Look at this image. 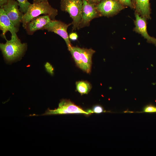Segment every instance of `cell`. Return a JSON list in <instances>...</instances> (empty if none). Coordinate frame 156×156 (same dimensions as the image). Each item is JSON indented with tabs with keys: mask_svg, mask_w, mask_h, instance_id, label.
Instances as JSON below:
<instances>
[{
	"mask_svg": "<svg viewBox=\"0 0 156 156\" xmlns=\"http://www.w3.org/2000/svg\"><path fill=\"white\" fill-rule=\"evenodd\" d=\"M57 10L53 8L48 2L31 4L27 12L24 14L21 23L24 29L27 24L32 19L41 14L49 15L52 20H55L57 15Z\"/></svg>",
	"mask_w": 156,
	"mask_h": 156,
	"instance_id": "1",
	"label": "cell"
},
{
	"mask_svg": "<svg viewBox=\"0 0 156 156\" xmlns=\"http://www.w3.org/2000/svg\"><path fill=\"white\" fill-rule=\"evenodd\" d=\"M5 43H0V48L3 56L8 61H12L20 57L27 47L25 43H22L16 34L11 35V39L6 40Z\"/></svg>",
	"mask_w": 156,
	"mask_h": 156,
	"instance_id": "2",
	"label": "cell"
},
{
	"mask_svg": "<svg viewBox=\"0 0 156 156\" xmlns=\"http://www.w3.org/2000/svg\"><path fill=\"white\" fill-rule=\"evenodd\" d=\"M82 0H61L60 8L68 12L72 19L73 30L79 29L83 7Z\"/></svg>",
	"mask_w": 156,
	"mask_h": 156,
	"instance_id": "3",
	"label": "cell"
},
{
	"mask_svg": "<svg viewBox=\"0 0 156 156\" xmlns=\"http://www.w3.org/2000/svg\"><path fill=\"white\" fill-rule=\"evenodd\" d=\"M67 114H82L87 116L91 115L87 110H85L70 100L63 99L61 101L57 109L52 110L48 108L41 115Z\"/></svg>",
	"mask_w": 156,
	"mask_h": 156,
	"instance_id": "4",
	"label": "cell"
},
{
	"mask_svg": "<svg viewBox=\"0 0 156 156\" xmlns=\"http://www.w3.org/2000/svg\"><path fill=\"white\" fill-rule=\"evenodd\" d=\"M95 7L101 16L107 17L116 14L124 8L118 0H102Z\"/></svg>",
	"mask_w": 156,
	"mask_h": 156,
	"instance_id": "5",
	"label": "cell"
},
{
	"mask_svg": "<svg viewBox=\"0 0 156 156\" xmlns=\"http://www.w3.org/2000/svg\"><path fill=\"white\" fill-rule=\"evenodd\" d=\"M82 1L83 5L79 29L89 26L92 19L101 16L96 8V4L89 3L86 0Z\"/></svg>",
	"mask_w": 156,
	"mask_h": 156,
	"instance_id": "6",
	"label": "cell"
},
{
	"mask_svg": "<svg viewBox=\"0 0 156 156\" xmlns=\"http://www.w3.org/2000/svg\"><path fill=\"white\" fill-rule=\"evenodd\" d=\"M72 25L71 23L68 24L59 21L52 20L45 27L44 29L48 31L54 32L62 37L65 41L68 50L72 47L67 33L68 27Z\"/></svg>",
	"mask_w": 156,
	"mask_h": 156,
	"instance_id": "7",
	"label": "cell"
},
{
	"mask_svg": "<svg viewBox=\"0 0 156 156\" xmlns=\"http://www.w3.org/2000/svg\"><path fill=\"white\" fill-rule=\"evenodd\" d=\"M18 6V2L10 0L1 8L15 27L19 29L24 14L20 10Z\"/></svg>",
	"mask_w": 156,
	"mask_h": 156,
	"instance_id": "8",
	"label": "cell"
},
{
	"mask_svg": "<svg viewBox=\"0 0 156 156\" xmlns=\"http://www.w3.org/2000/svg\"><path fill=\"white\" fill-rule=\"evenodd\" d=\"M52 20L49 15L40 16L34 18L29 22L25 29L28 34L31 35L37 30H44L45 26Z\"/></svg>",
	"mask_w": 156,
	"mask_h": 156,
	"instance_id": "9",
	"label": "cell"
},
{
	"mask_svg": "<svg viewBox=\"0 0 156 156\" xmlns=\"http://www.w3.org/2000/svg\"><path fill=\"white\" fill-rule=\"evenodd\" d=\"M135 19L134 21L135 27L134 30L141 35L146 39L148 42L152 43L156 46V38L151 36L148 34L147 30L146 18L140 16L136 12L135 14Z\"/></svg>",
	"mask_w": 156,
	"mask_h": 156,
	"instance_id": "10",
	"label": "cell"
},
{
	"mask_svg": "<svg viewBox=\"0 0 156 156\" xmlns=\"http://www.w3.org/2000/svg\"><path fill=\"white\" fill-rule=\"evenodd\" d=\"M0 29L2 31V36L6 40L5 35L7 31H9L12 35L16 34L19 30L12 23L2 8L0 9Z\"/></svg>",
	"mask_w": 156,
	"mask_h": 156,
	"instance_id": "11",
	"label": "cell"
},
{
	"mask_svg": "<svg viewBox=\"0 0 156 156\" xmlns=\"http://www.w3.org/2000/svg\"><path fill=\"white\" fill-rule=\"evenodd\" d=\"M150 0H134V6L136 12L146 19L151 18Z\"/></svg>",
	"mask_w": 156,
	"mask_h": 156,
	"instance_id": "12",
	"label": "cell"
},
{
	"mask_svg": "<svg viewBox=\"0 0 156 156\" xmlns=\"http://www.w3.org/2000/svg\"><path fill=\"white\" fill-rule=\"evenodd\" d=\"M81 60L86 67L88 73L91 70L92 58L95 51L92 49H88L79 47Z\"/></svg>",
	"mask_w": 156,
	"mask_h": 156,
	"instance_id": "13",
	"label": "cell"
},
{
	"mask_svg": "<svg viewBox=\"0 0 156 156\" xmlns=\"http://www.w3.org/2000/svg\"><path fill=\"white\" fill-rule=\"evenodd\" d=\"M69 51L78 66L87 73V69L83 64L81 58L79 47L72 46Z\"/></svg>",
	"mask_w": 156,
	"mask_h": 156,
	"instance_id": "14",
	"label": "cell"
},
{
	"mask_svg": "<svg viewBox=\"0 0 156 156\" xmlns=\"http://www.w3.org/2000/svg\"><path fill=\"white\" fill-rule=\"evenodd\" d=\"M76 84L77 91L81 95L88 94L91 88V85L87 81H79Z\"/></svg>",
	"mask_w": 156,
	"mask_h": 156,
	"instance_id": "15",
	"label": "cell"
},
{
	"mask_svg": "<svg viewBox=\"0 0 156 156\" xmlns=\"http://www.w3.org/2000/svg\"><path fill=\"white\" fill-rule=\"evenodd\" d=\"M19 6V9L20 11L25 14L28 9V8L31 4L28 0H17Z\"/></svg>",
	"mask_w": 156,
	"mask_h": 156,
	"instance_id": "16",
	"label": "cell"
},
{
	"mask_svg": "<svg viewBox=\"0 0 156 156\" xmlns=\"http://www.w3.org/2000/svg\"><path fill=\"white\" fill-rule=\"evenodd\" d=\"M90 112L92 113L100 114L106 112L103 107L99 105H97L94 106L92 109H89Z\"/></svg>",
	"mask_w": 156,
	"mask_h": 156,
	"instance_id": "17",
	"label": "cell"
},
{
	"mask_svg": "<svg viewBox=\"0 0 156 156\" xmlns=\"http://www.w3.org/2000/svg\"><path fill=\"white\" fill-rule=\"evenodd\" d=\"M123 5L132 8L134 5L131 0H118Z\"/></svg>",
	"mask_w": 156,
	"mask_h": 156,
	"instance_id": "18",
	"label": "cell"
},
{
	"mask_svg": "<svg viewBox=\"0 0 156 156\" xmlns=\"http://www.w3.org/2000/svg\"><path fill=\"white\" fill-rule=\"evenodd\" d=\"M144 111L145 112H156V108L152 106H148L145 107Z\"/></svg>",
	"mask_w": 156,
	"mask_h": 156,
	"instance_id": "19",
	"label": "cell"
},
{
	"mask_svg": "<svg viewBox=\"0 0 156 156\" xmlns=\"http://www.w3.org/2000/svg\"><path fill=\"white\" fill-rule=\"evenodd\" d=\"M69 37L71 40H75L77 39L78 36L76 33L73 32L70 34L69 36Z\"/></svg>",
	"mask_w": 156,
	"mask_h": 156,
	"instance_id": "20",
	"label": "cell"
},
{
	"mask_svg": "<svg viewBox=\"0 0 156 156\" xmlns=\"http://www.w3.org/2000/svg\"><path fill=\"white\" fill-rule=\"evenodd\" d=\"M10 0H0V6L1 8L2 7Z\"/></svg>",
	"mask_w": 156,
	"mask_h": 156,
	"instance_id": "21",
	"label": "cell"
},
{
	"mask_svg": "<svg viewBox=\"0 0 156 156\" xmlns=\"http://www.w3.org/2000/svg\"><path fill=\"white\" fill-rule=\"evenodd\" d=\"M89 3L96 4L99 3L102 0H86Z\"/></svg>",
	"mask_w": 156,
	"mask_h": 156,
	"instance_id": "22",
	"label": "cell"
},
{
	"mask_svg": "<svg viewBox=\"0 0 156 156\" xmlns=\"http://www.w3.org/2000/svg\"><path fill=\"white\" fill-rule=\"evenodd\" d=\"M48 2V0H33V3H36L40 2Z\"/></svg>",
	"mask_w": 156,
	"mask_h": 156,
	"instance_id": "23",
	"label": "cell"
},
{
	"mask_svg": "<svg viewBox=\"0 0 156 156\" xmlns=\"http://www.w3.org/2000/svg\"><path fill=\"white\" fill-rule=\"evenodd\" d=\"M134 5V0H131Z\"/></svg>",
	"mask_w": 156,
	"mask_h": 156,
	"instance_id": "24",
	"label": "cell"
}]
</instances>
